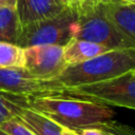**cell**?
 <instances>
[{
    "label": "cell",
    "mask_w": 135,
    "mask_h": 135,
    "mask_svg": "<svg viewBox=\"0 0 135 135\" xmlns=\"http://www.w3.org/2000/svg\"><path fill=\"white\" fill-rule=\"evenodd\" d=\"M0 135H6V134H4L3 132H1V131H0Z\"/></svg>",
    "instance_id": "603a6c76"
},
{
    "label": "cell",
    "mask_w": 135,
    "mask_h": 135,
    "mask_svg": "<svg viewBox=\"0 0 135 135\" xmlns=\"http://www.w3.org/2000/svg\"><path fill=\"white\" fill-rule=\"evenodd\" d=\"M17 0H0V6H13L16 7Z\"/></svg>",
    "instance_id": "e0dca14e"
},
{
    "label": "cell",
    "mask_w": 135,
    "mask_h": 135,
    "mask_svg": "<svg viewBox=\"0 0 135 135\" xmlns=\"http://www.w3.org/2000/svg\"><path fill=\"white\" fill-rule=\"evenodd\" d=\"M27 108L73 131L112 120L115 115L108 105L59 95L30 97Z\"/></svg>",
    "instance_id": "6da1fadb"
},
{
    "label": "cell",
    "mask_w": 135,
    "mask_h": 135,
    "mask_svg": "<svg viewBox=\"0 0 135 135\" xmlns=\"http://www.w3.org/2000/svg\"><path fill=\"white\" fill-rule=\"evenodd\" d=\"M57 1H59L60 3H62V4L66 5V6H72V2H71V0H57Z\"/></svg>",
    "instance_id": "d6986e66"
},
{
    "label": "cell",
    "mask_w": 135,
    "mask_h": 135,
    "mask_svg": "<svg viewBox=\"0 0 135 135\" xmlns=\"http://www.w3.org/2000/svg\"><path fill=\"white\" fill-rule=\"evenodd\" d=\"M0 131L6 135H35L18 118H12L0 124Z\"/></svg>",
    "instance_id": "9a60e30c"
},
{
    "label": "cell",
    "mask_w": 135,
    "mask_h": 135,
    "mask_svg": "<svg viewBox=\"0 0 135 135\" xmlns=\"http://www.w3.org/2000/svg\"><path fill=\"white\" fill-rule=\"evenodd\" d=\"M24 49L9 42L0 41V69H24Z\"/></svg>",
    "instance_id": "4fadbf2b"
},
{
    "label": "cell",
    "mask_w": 135,
    "mask_h": 135,
    "mask_svg": "<svg viewBox=\"0 0 135 135\" xmlns=\"http://www.w3.org/2000/svg\"><path fill=\"white\" fill-rule=\"evenodd\" d=\"M59 96L135 110V76L132 71L99 83L63 88Z\"/></svg>",
    "instance_id": "277c9868"
},
{
    "label": "cell",
    "mask_w": 135,
    "mask_h": 135,
    "mask_svg": "<svg viewBox=\"0 0 135 135\" xmlns=\"http://www.w3.org/2000/svg\"><path fill=\"white\" fill-rule=\"evenodd\" d=\"M16 118L23 122L35 135H61L62 127L30 108L22 109Z\"/></svg>",
    "instance_id": "8fae6325"
},
{
    "label": "cell",
    "mask_w": 135,
    "mask_h": 135,
    "mask_svg": "<svg viewBox=\"0 0 135 135\" xmlns=\"http://www.w3.org/2000/svg\"><path fill=\"white\" fill-rule=\"evenodd\" d=\"M62 88L51 81L40 80L25 69H0V92L15 96H57Z\"/></svg>",
    "instance_id": "8992f818"
},
{
    "label": "cell",
    "mask_w": 135,
    "mask_h": 135,
    "mask_svg": "<svg viewBox=\"0 0 135 135\" xmlns=\"http://www.w3.org/2000/svg\"><path fill=\"white\" fill-rule=\"evenodd\" d=\"M109 19L135 45V8L121 2H103Z\"/></svg>",
    "instance_id": "9c48e42d"
},
{
    "label": "cell",
    "mask_w": 135,
    "mask_h": 135,
    "mask_svg": "<svg viewBox=\"0 0 135 135\" xmlns=\"http://www.w3.org/2000/svg\"><path fill=\"white\" fill-rule=\"evenodd\" d=\"M135 70V49L111 50L90 60L66 65L53 84L74 88L107 81Z\"/></svg>",
    "instance_id": "7a4b0ae2"
},
{
    "label": "cell",
    "mask_w": 135,
    "mask_h": 135,
    "mask_svg": "<svg viewBox=\"0 0 135 135\" xmlns=\"http://www.w3.org/2000/svg\"><path fill=\"white\" fill-rule=\"evenodd\" d=\"M133 75H134V76H135V70H134V71H133Z\"/></svg>",
    "instance_id": "cb8c5ba5"
},
{
    "label": "cell",
    "mask_w": 135,
    "mask_h": 135,
    "mask_svg": "<svg viewBox=\"0 0 135 135\" xmlns=\"http://www.w3.org/2000/svg\"><path fill=\"white\" fill-rule=\"evenodd\" d=\"M66 5L57 0H17L16 11L22 26L53 18L62 13Z\"/></svg>",
    "instance_id": "ba28073f"
},
{
    "label": "cell",
    "mask_w": 135,
    "mask_h": 135,
    "mask_svg": "<svg viewBox=\"0 0 135 135\" xmlns=\"http://www.w3.org/2000/svg\"><path fill=\"white\" fill-rule=\"evenodd\" d=\"M128 5H130V6H132L133 8H135V4H128Z\"/></svg>",
    "instance_id": "7402d4cb"
},
{
    "label": "cell",
    "mask_w": 135,
    "mask_h": 135,
    "mask_svg": "<svg viewBox=\"0 0 135 135\" xmlns=\"http://www.w3.org/2000/svg\"><path fill=\"white\" fill-rule=\"evenodd\" d=\"M61 135H78L75 131L71 130V129H66V128H62L61 131Z\"/></svg>",
    "instance_id": "ac0fdd59"
},
{
    "label": "cell",
    "mask_w": 135,
    "mask_h": 135,
    "mask_svg": "<svg viewBox=\"0 0 135 135\" xmlns=\"http://www.w3.org/2000/svg\"><path fill=\"white\" fill-rule=\"evenodd\" d=\"M28 98L30 97L15 96L0 92V124L17 117L22 109L27 108Z\"/></svg>",
    "instance_id": "5bb4252c"
},
{
    "label": "cell",
    "mask_w": 135,
    "mask_h": 135,
    "mask_svg": "<svg viewBox=\"0 0 135 135\" xmlns=\"http://www.w3.org/2000/svg\"><path fill=\"white\" fill-rule=\"evenodd\" d=\"M100 2H102V0H72V7L77 11V9L95 6Z\"/></svg>",
    "instance_id": "2e32d148"
},
{
    "label": "cell",
    "mask_w": 135,
    "mask_h": 135,
    "mask_svg": "<svg viewBox=\"0 0 135 135\" xmlns=\"http://www.w3.org/2000/svg\"><path fill=\"white\" fill-rule=\"evenodd\" d=\"M121 3H124V4H135V0H123V2Z\"/></svg>",
    "instance_id": "ffe728a7"
},
{
    "label": "cell",
    "mask_w": 135,
    "mask_h": 135,
    "mask_svg": "<svg viewBox=\"0 0 135 135\" xmlns=\"http://www.w3.org/2000/svg\"><path fill=\"white\" fill-rule=\"evenodd\" d=\"M73 38L91 41L109 50L135 49V45L114 25L104 12L103 2L77 9Z\"/></svg>",
    "instance_id": "3957f363"
},
{
    "label": "cell",
    "mask_w": 135,
    "mask_h": 135,
    "mask_svg": "<svg viewBox=\"0 0 135 135\" xmlns=\"http://www.w3.org/2000/svg\"><path fill=\"white\" fill-rule=\"evenodd\" d=\"M24 69L34 77L44 81L56 79L66 66L63 46L60 45H32L24 49Z\"/></svg>",
    "instance_id": "52a82bcc"
},
{
    "label": "cell",
    "mask_w": 135,
    "mask_h": 135,
    "mask_svg": "<svg viewBox=\"0 0 135 135\" xmlns=\"http://www.w3.org/2000/svg\"><path fill=\"white\" fill-rule=\"evenodd\" d=\"M111 51L105 46L86 40L73 38L63 46V59L66 65L80 63Z\"/></svg>",
    "instance_id": "30bf717a"
},
{
    "label": "cell",
    "mask_w": 135,
    "mask_h": 135,
    "mask_svg": "<svg viewBox=\"0 0 135 135\" xmlns=\"http://www.w3.org/2000/svg\"><path fill=\"white\" fill-rule=\"evenodd\" d=\"M76 20V9L69 6L53 18L22 26L17 45L23 49L40 44L65 46L73 39Z\"/></svg>",
    "instance_id": "5b68a950"
},
{
    "label": "cell",
    "mask_w": 135,
    "mask_h": 135,
    "mask_svg": "<svg viewBox=\"0 0 135 135\" xmlns=\"http://www.w3.org/2000/svg\"><path fill=\"white\" fill-rule=\"evenodd\" d=\"M71 2H72V0H71Z\"/></svg>",
    "instance_id": "d4e9b609"
},
{
    "label": "cell",
    "mask_w": 135,
    "mask_h": 135,
    "mask_svg": "<svg viewBox=\"0 0 135 135\" xmlns=\"http://www.w3.org/2000/svg\"><path fill=\"white\" fill-rule=\"evenodd\" d=\"M102 2H123V0H102Z\"/></svg>",
    "instance_id": "44dd1931"
},
{
    "label": "cell",
    "mask_w": 135,
    "mask_h": 135,
    "mask_svg": "<svg viewBox=\"0 0 135 135\" xmlns=\"http://www.w3.org/2000/svg\"><path fill=\"white\" fill-rule=\"evenodd\" d=\"M21 24L13 6H0V41L17 44Z\"/></svg>",
    "instance_id": "7c38bea8"
}]
</instances>
